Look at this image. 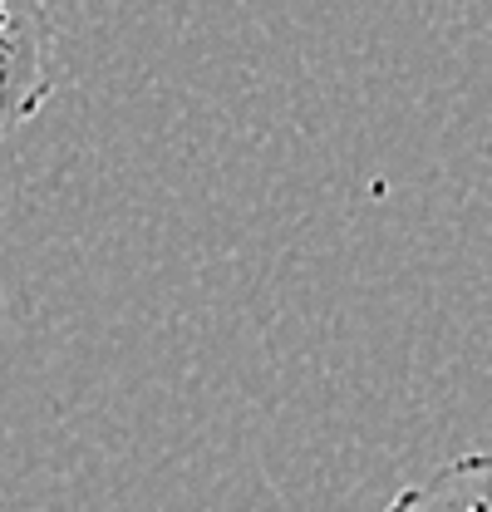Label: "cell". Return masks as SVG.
I'll return each mask as SVG.
<instances>
[{"instance_id":"2","label":"cell","mask_w":492,"mask_h":512,"mask_svg":"<svg viewBox=\"0 0 492 512\" xmlns=\"http://www.w3.org/2000/svg\"><path fill=\"white\" fill-rule=\"evenodd\" d=\"M384 512H492V448L448 458L419 483H404Z\"/></svg>"},{"instance_id":"1","label":"cell","mask_w":492,"mask_h":512,"mask_svg":"<svg viewBox=\"0 0 492 512\" xmlns=\"http://www.w3.org/2000/svg\"><path fill=\"white\" fill-rule=\"evenodd\" d=\"M60 89V25L50 0H0V143Z\"/></svg>"}]
</instances>
